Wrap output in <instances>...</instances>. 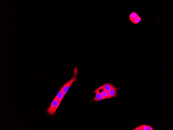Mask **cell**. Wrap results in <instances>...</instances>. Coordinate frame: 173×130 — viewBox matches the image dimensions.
<instances>
[{"label": "cell", "mask_w": 173, "mask_h": 130, "mask_svg": "<svg viewBox=\"0 0 173 130\" xmlns=\"http://www.w3.org/2000/svg\"><path fill=\"white\" fill-rule=\"evenodd\" d=\"M74 75L73 77L70 80L65 84L62 87L63 92L65 95L68 91L72 84L77 80V76L78 74L77 67H76L74 68Z\"/></svg>", "instance_id": "1"}, {"label": "cell", "mask_w": 173, "mask_h": 130, "mask_svg": "<svg viewBox=\"0 0 173 130\" xmlns=\"http://www.w3.org/2000/svg\"><path fill=\"white\" fill-rule=\"evenodd\" d=\"M60 105L58 100L55 98L52 101L50 106L47 110L48 114L50 116L54 115Z\"/></svg>", "instance_id": "2"}, {"label": "cell", "mask_w": 173, "mask_h": 130, "mask_svg": "<svg viewBox=\"0 0 173 130\" xmlns=\"http://www.w3.org/2000/svg\"><path fill=\"white\" fill-rule=\"evenodd\" d=\"M94 92L96 93V95L94 99L90 101V102H92L94 101L96 102H99L100 101L105 99L99 92V88L94 90Z\"/></svg>", "instance_id": "3"}, {"label": "cell", "mask_w": 173, "mask_h": 130, "mask_svg": "<svg viewBox=\"0 0 173 130\" xmlns=\"http://www.w3.org/2000/svg\"><path fill=\"white\" fill-rule=\"evenodd\" d=\"M120 88H117L115 86L110 89L108 92L110 97L111 98L114 97H118L117 95H118V90Z\"/></svg>", "instance_id": "4"}, {"label": "cell", "mask_w": 173, "mask_h": 130, "mask_svg": "<svg viewBox=\"0 0 173 130\" xmlns=\"http://www.w3.org/2000/svg\"><path fill=\"white\" fill-rule=\"evenodd\" d=\"M115 86L114 84L108 83H104L101 87L105 91L108 92L110 89L113 88Z\"/></svg>", "instance_id": "5"}, {"label": "cell", "mask_w": 173, "mask_h": 130, "mask_svg": "<svg viewBox=\"0 0 173 130\" xmlns=\"http://www.w3.org/2000/svg\"><path fill=\"white\" fill-rule=\"evenodd\" d=\"M133 130H154L152 127L146 125L145 124L134 129Z\"/></svg>", "instance_id": "6"}, {"label": "cell", "mask_w": 173, "mask_h": 130, "mask_svg": "<svg viewBox=\"0 0 173 130\" xmlns=\"http://www.w3.org/2000/svg\"><path fill=\"white\" fill-rule=\"evenodd\" d=\"M65 95L63 92L62 89L61 88L60 91L55 97V98L58 100L60 105L61 101H62Z\"/></svg>", "instance_id": "7"}, {"label": "cell", "mask_w": 173, "mask_h": 130, "mask_svg": "<svg viewBox=\"0 0 173 130\" xmlns=\"http://www.w3.org/2000/svg\"><path fill=\"white\" fill-rule=\"evenodd\" d=\"M102 97L105 99H111L109 95L108 92L105 91L103 89L101 92H99Z\"/></svg>", "instance_id": "8"}, {"label": "cell", "mask_w": 173, "mask_h": 130, "mask_svg": "<svg viewBox=\"0 0 173 130\" xmlns=\"http://www.w3.org/2000/svg\"><path fill=\"white\" fill-rule=\"evenodd\" d=\"M138 15L137 13L135 12L132 13L129 15V18L130 20L132 22Z\"/></svg>", "instance_id": "9"}, {"label": "cell", "mask_w": 173, "mask_h": 130, "mask_svg": "<svg viewBox=\"0 0 173 130\" xmlns=\"http://www.w3.org/2000/svg\"><path fill=\"white\" fill-rule=\"evenodd\" d=\"M141 20L142 19L141 17L138 15L132 21V22L134 24H137L139 23Z\"/></svg>", "instance_id": "10"}]
</instances>
